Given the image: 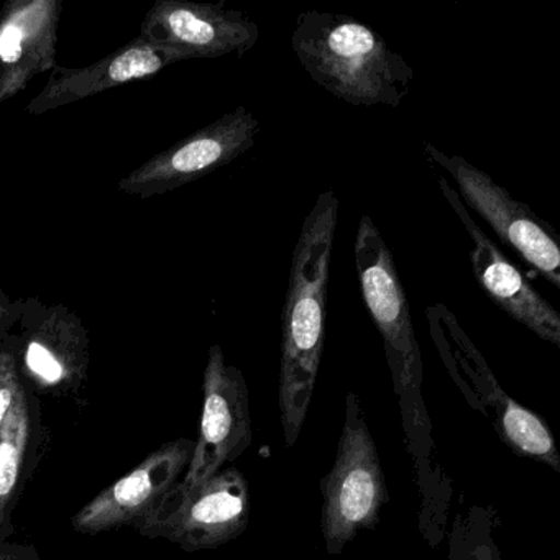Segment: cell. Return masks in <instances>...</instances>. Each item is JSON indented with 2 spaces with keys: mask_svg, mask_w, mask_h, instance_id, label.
Listing matches in <instances>:
<instances>
[{
  "mask_svg": "<svg viewBox=\"0 0 560 560\" xmlns=\"http://www.w3.org/2000/svg\"><path fill=\"white\" fill-rule=\"evenodd\" d=\"M357 278L360 293L385 347L393 386L401 405L406 445L415 462L422 493L424 530L444 526L451 493L445 490L441 470L434 465L431 421L422 399V359L412 326L405 284L396 268L392 248L370 215H362L357 229Z\"/></svg>",
  "mask_w": 560,
  "mask_h": 560,
  "instance_id": "6da1fadb",
  "label": "cell"
},
{
  "mask_svg": "<svg viewBox=\"0 0 560 560\" xmlns=\"http://www.w3.org/2000/svg\"><path fill=\"white\" fill-rule=\"evenodd\" d=\"M340 202L320 192L304 219L291 260L281 314V428L288 447L296 444L313 401L326 340L327 293Z\"/></svg>",
  "mask_w": 560,
  "mask_h": 560,
  "instance_id": "7a4b0ae2",
  "label": "cell"
},
{
  "mask_svg": "<svg viewBox=\"0 0 560 560\" xmlns=\"http://www.w3.org/2000/svg\"><path fill=\"white\" fill-rule=\"evenodd\" d=\"M291 48L311 80L355 107H398L415 70L370 25L346 14L298 15Z\"/></svg>",
  "mask_w": 560,
  "mask_h": 560,
  "instance_id": "3957f363",
  "label": "cell"
},
{
  "mask_svg": "<svg viewBox=\"0 0 560 560\" xmlns=\"http://www.w3.org/2000/svg\"><path fill=\"white\" fill-rule=\"evenodd\" d=\"M425 317L435 349L452 378L471 405L478 402V408L491 419L501 441L514 454L560 471L559 447L547 422L504 392L454 313L445 304L435 303L425 310Z\"/></svg>",
  "mask_w": 560,
  "mask_h": 560,
  "instance_id": "277c9868",
  "label": "cell"
},
{
  "mask_svg": "<svg viewBox=\"0 0 560 560\" xmlns=\"http://www.w3.org/2000/svg\"><path fill=\"white\" fill-rule=\"evenodd\" d=\"M320 530L327 552L339 556L362 530L380 523L388 503V488L378 448L366 424L359 396L346 398V419L337 444L336 460L320 480Z\"/></svg>",
  "mask_w": 560,
  "mask_h": 560,
  "instance_id": "5b68a950",
  "label": "cell"
},
{
  "mask_svg": "<svg viewBox=\"0 0 560 560\" xmlns=\"http://www.w3.org/2000/svg\"><path fill=\"white\" fill-rule=\"evenodd\" d=\"M424 145L431 162L452 176L462 201L481 215L506 247L560 290V242L550 224L467 160L445 155L432 143Z\"/></svg>",
  "mask_w": 560,
  "mask_h": 560,
  "instance_id": "8992f818",
  "label": "cell"
},
{
  "mask_svg": "<svg viewBox=\"0 0 560 560\" xmlns=\"http://www.w3.org/2000/svg\"><path fill=\"white\" fill-rule=\"evenodd\" d=\"M202 415L191 462L165 500L192 488L237 460L252 444L250 401L244 373L225 362L221 346H212L202 380Z\"/></svg>",
  "mask_w": 560,
  "mask_h": 560,
  "instance_id": "52a82bcc",
  "label": "cell"
},
{
  "mask_svg": "<svg viewBox=\"0 0 560 560\" xmlns=\"http://www.w3.org/2000/svg\"><path fill=\"white\" fill-rule=\"evenodd\" d=\"M250 520V488L238 468L214 477L178 498L163 500L139 527L150 539H166L188 552L218 549L237 539Z\"/></svg>",
  "mask_w": 560,
  "mask_h": 560,
  "instance_id": "ba28073f",
  "label": "cell"
},
{
  "mask_svg": "<svg viewBox=\"0 0 560 560\" xmlns=\"http://www.w3.org/2000/svg\"><path fill=\"white\" fill-rule=\"evenodd\" d=\"M19 332L8 337L24 385L63 396L83 385L90 366V334L65 304L24 301Z\"/></svg>",
  "mask_w": 560,
  "mask_h": 560,
  "instance_id": "9c48e42d",
  "label": "cell"
},
{
  "mask_svg": "<svg viewBox=\"0 0 560 560\" xmlns=\"http://www.w3.org/2000/svg\"><path fill=\"white\" fill-rule=\"evenodd\" d=\"M260 122L247 107H235L205 129L156 153L120 179L119 189L140 199L165 195L218 172L255 145Z\"/></svg>",
  "mask_w": 560,
  "mask_h": 560,
  "instance_id": "30bf717a",
  "label": "cell"
},
{
  "mask_svg": "<svg viewBox=\"0 0 560 560\" xmlns=\"http://www.w3.org/2000/svg\"><path fill=\"white\" fill-rule=\"evenodd\" d=\"M143 40L192 58L244 57L260 40V27L245 12L224 2L199 4L191 0H156L147 12Z\"/></svg>",
  "mask_w": 560,
  "mask_h": 560,
  "instance_id": "8fae6325",
  "label": "cell"
},
{
  "mask_svg": "<svg viewBox=\"0 0 560 560\" xmlns=\"http://www.w3.org/2000/svg\"><path fill=\"white\" fill-rule=\"evenodd\" d=\"M195 441L176 439L149 455L126 477L101 491L71 521L77 533L86 536L119 527L139 529L162 504L191 462Z\"/></svg>",
  "mask_w": 560,
  "mask_h": 560,
  "instance_id": "7c38bea8",
  "label": "cell"
},
{
  "mask_svg": "<svg viewBox=\"0 0 560 560\" xmlns=\"http://www.w3.org/2000/svg\"><path fill=\"white\" fill-rule=\"evenodd\" d=\"M439 188L471 238V270L481 290L511 319L544 342L560 347V314L556 307L534 290L523 271L481 231L447 179L439 178Z\"/></svg>",
  "mask_w": 560,
  "mask_h": 560,
  "instance_id": "4fadbf2b",
  "label": "cell"
},
{
  "mask_svg": "<svg viewBox=\"0 0 560 560\" xmlns=\"http://www.w3.org/2000/svg\"><path fill=\"white\" fill-rule=\"evenodd\" d=\"M60 0H9L0 9V104L57 67Z\"/></svg>",
  "mask_w": 560,
  "mask_h": 560,
  "instance_id": "5bb4252c",
  "label": "cell"
},
{
  "mask_svg": "<svg viewBox=\"0 0 560 560\" xmlns=\"http://www.w3.org/2000/svg\"><path fill=\"white\" fill-rule=\"evenodd\" d=\"M185 61L168 48L156 47L142 37L133 38L114 54L90 67H55L44 90L31 101L27 113L44 116L68 104L106 93L132 81L147 80L172 65Z\"/></svg>",
  "mask_w": 560,
  "mask_h": 560,
  "instance_id": "9a60e30c",
  "label": "cell"
},
{
  "mask_svg": "<svg viewBox=\"0 0 560 560\" xmlns=\"http://www.w3.org/2000/svg\"><path fill=\"white\" fill-rule=\"evenodd\" d=\"M25 386L0 431V536L14 534L12 514L19 503L28 464L35 454L37 402Z\"/></svg>",
  "mask_w": 560,
  "mask_h": 560,
  "instance_id": "2e32d148",
  "label": "cell"
},
{
  "mask_svg": "<svg viewBox=\"0 0 560 560\" xmlns=\"http://www.w3.org/2000/svg\"><path fill=\"white\" fill-rule=\"evenodd\" d=\"M494 529L497 517L491 508L474 504L460 511L448 536V560H503Z\"/></svg>",
  "mask_w": 560,
  "mask_h": 560,
  "instance_id": "e0dca14e",
  "label": "cell"
},
{
  "mask_svg": "<svg viewBox=\"0 0 560 560\" xmlns=\"http://www.w3.org/2000/svg\"><path fill=\"white\" fill-rule=\"evenodd\" d=\"M24 389L25 385L22 382L11 342L9 339L2 340L0 342V431Z\"/></svg>",
  "mask_w": 560,
  "mask_h": 560,
  "instance_id": "ac0fdd59",
  "label": "cell"
},
{
  "mask_svg": "<svg viewBox=\"0 0 560 560\" xmlns=\"http://www.w3.org/2000/svg\"><path fill=\"white\" fill-rule=\"evenodd\" d=\"M24 303H15L4 291L0 290V342L8 339L21 319Z\"/></svg>",
  "mask_w": 560,
  "mask_h": 560,
  "instance_id": "d6986e66",
  "label": "cell"
},
{
  "mask_svg": "<svg viewBox=\"0 0 560 560\" xmlns=\"http://www.w3.org/2000/svg\"><path fill=\"white\" fill-rule=\"evenodd\" d=\"M0 560H42V557L34 546L12 542L9 537L0 536Z\"/></svg>",
  "mask_w": 560,
  "mask_h": 560,
  "instance_id": "ffe728a7",
  "label": "cell"
}]
</instances>
